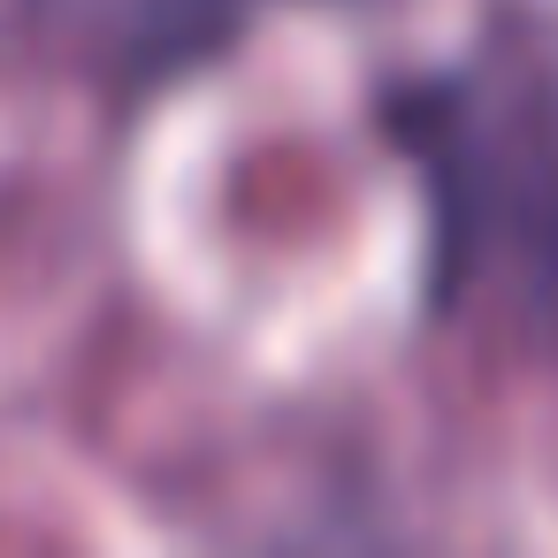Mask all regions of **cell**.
Masks as SVG:
<instances>
[{
	"instance_id": "6da1fadb",
	"label": "cell",
	"mask_w": 558,
	"mask_h": 558,
	"mask_svg": "<svg viewBox=\"0 0 558 558\" xmlns=\"http://www.w3.org/2000/svg\"><path fill=\"white\" fill-rule=\"evenodd\" d=\"M375 138L421 215V329L558 367V9L489 0L459 47L398 62Z\"/></svg>"
},
{
	"instance_id": "7a4b0ae2",
	"label": "cell",
	"mask_w": 558,
	"mask_h": 558,
	"mask_svg": "<svg viewBox=\"0 0 558 558\" xmlns=\"http://www.w3.org/2000/svg\"><path fill=\"white\" fill-rule=\"evenodd\" d=\"M276 9L283 0H16L39 47L100 93H116L123 108L207 77Z\"/></svg>"
}]
</instances>
